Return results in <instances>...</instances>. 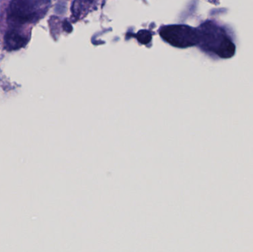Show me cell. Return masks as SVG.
<instances>
[{
    "mask_svg": "<svg viewBox=\"0 0 253 252\" xmlns=\"http://www.w3.org/2000/svg\"><path fill=\"white\" fill-rule=\"evenodd\" d=\"M199 43L206 50L213 52L223 59L234 56L236 46L225 31L212 22H205L198 29Z\"/></svg>",
    "mask_w": 253,
    "mask_h": 252,
    "instance_id": "1",
    "label": "cell"
},
{
    "mask_svg": "<svg viewBox=\"0 0 253 252\" xmlns=\"http://www.w3.org/2000/svg\"><path fill=\"white\" fill-rule=\"evenodd\" d=\"M49 4V0H12L8 19L18 25L34 22L44 16Z\"/></svg>",
    "mask_w": 253,
    "mask_h": 252,
    "instance_id": "2",
    "label": "cell"
},
{
    "mask_svg": "<svg viewBox=\"0 0 253 252\" xmlns=\"http://www.w3.org/2000/svg\"><path fill=\"white\" fill-rule=\"evenodd\" d=\"M160 35L167 42L180 48L196 45L200 40L198 30L184 25L163 27L161 28Z\"/></svg>",
    "mask_w": 253,
    "mask_h": 252,
    "instance_id": "3",
    "label": "cell"
},
{
    "mask_svg": "<svg viewBox=\"0 0 253 252\" xmlns=\"http://www.w3.org/2000/svg\"><path fill=\"white\" fill-rule=\"evenodd\" d=\"M28 39L14 31H10L4 36V46L7 50H16L23 47Z\"/></svg>",
    "mask_w": 253,
    "mask_h": 252,
    "instance_id": "4",
    "label": "cell"
},
{
    "mask_svg": "<svg viewBox=\"0 0 253 252\" xmlns=\"http://www.w3.org/2000/svg\"><path fill=\"white\" fill-rule=\"evenodd\" d=\"M137 39L141 44H148L152 39V34L150 31L141 30L137 34Z\"/></svg>",
    "mask_w": 253,
    "mask_h": 252,
    "instance_id": "5",
    "label": "cell"
},
{
    "mask_svg": "<svg viewBox=\"0 0 253 252\" xmlns=\"http://www.w3.org/2000/svg\"><path fill=\"white\" fill-rule=\"evenodd\" d=\"M82 9H83V4H82L81 0H75L73 2L71 10H72L73 15L76 18H78L81 14Z\"/></svg>",
    "mask_w": 253,
    "mask_h": 252,
    "instance_id": "6",
    "label": "cell"
},
{
    "mask_svg": "<svg viewBox=\"0 0 253 252\" xmlns=\"http://www.w3.org/2000/svg\"><path fill=\"white\" fill-rule=\"evenodd\" d=\"M62 28H63L64 31L67 33H71L73 31L72 25H71L68 21H64L63 24H62Z\"/></svg>",
    "mask_w": 253,
    "mask_h": 252,
    "instance_id": "7",
    "label": "cell"
},
{
    "mask_svg": "<svg viewBox=\"0 0 253 252\" xmlns=\"http://www.w3.org/2000/svg\"><path fill=\"white\" fill-rule=\"evenodd\" d=\"M85 1H89V2H92V1H93V0H85Z\"/></svg>",
    "mask_w": 253,
    "mask_h": 252,
    "instance_id": "8",
    "label": "cell"
}]
</instances>
